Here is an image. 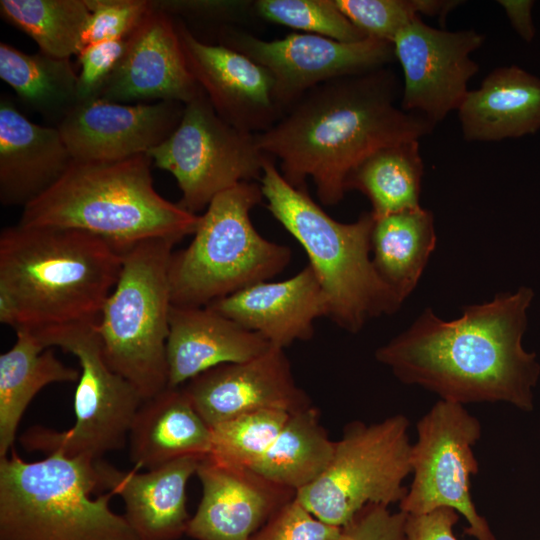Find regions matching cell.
Here are the masks:
<instances>
[{"mask_svg": "<svg viewBox=\"0 0 540 540\" xmlns=\"http://www.w3.org/2000/svg\"><path fill=\"white\" fill-rule=\"evenodd\" d=\"M176 101L121 104L97 98L82 102L57 126L76 161H119L165 141L181 121Z\"/></svg>", "mask_w": 540, "mask_h": 540, "instance_id": "2e32d148", "label": "cell"}, {"mask_svg": "<svg viewBox=\"0 0 540 540\" xmlns=\"http://www.w3.org/2000/svg\"><path fill=\"white\" fill-rule=\"evenodd\" d=\"M371 254L382 280L404 301L436 246L434 217L422 207L374 217Z\"/></svg>", "mask_w": 540, "mask_h": 540, "instance_id": "4316f807", "label": "cell"}, {"mask_svg": "<svg viewBox=\"0 0 540 540\" xmlns=\"http://www.w3.org/2000/svg\"><path fill=\"white\" fill-rule=\"evenodd\" d=\"M270 347L261 335L210 307L172 305L167 340L168 386H183L209 369L248 361Z\"/></svg>", "mask_w": 540, "mask_h": 540, "instance_id": "603a6c76", "label": "cell"}, {"mask_svg": "<svg viewBox=\"0 0 540 540\" xmlns=\"http://www.w3.org/2000/svg\"><path fill=\"white\" fill-rule=\"evenodd\" d=\"M74 159L57 127L39 125L6 95L0 100V202L25 207L51 188Z\"/></svg>", "mask_w": 540, "mask_h": 540, "instance_id": "7402d4cb", "label": "cell"}, {"mask_svg": "<svg viewBox=\"0 0 540 540\" xmlns=\"http://www.w3.org/2000/svg\"><path fill=\"white\" fill-rule=\"evenodd\" d=\"M129 457L150 470L211 451V427L194 408L183 386L166 387L139 406L128 435Z\"/></svg>", "mask_w": 540, "mask_h": 540, "instance_id": "d4e9b609", "label": "cell"}, {"mask_svg": "<svg viewBox=\"0 0 540 540\" xmlns=\"http://www.w3.org/2000/svg\"><path fill=\"white\" fill-rule=\"evenodd\" d=\"M123 251L89 232L5 227L0 233V322L15 331L95 324Z\"/></svg>", "mask_w": 540, "mask_h": 540, "instance_id": "3957f363", "label": "cell"}, {"mask_svg": "<svg viewBox=\"0 0 540 540\" xmlns=\"http://www.w3.org/2000/svg\"><path fill=\"white\" fill-rule=\"evenodd\" d=\"M424 173L418 140L384 147L350 175L347 191L358 190L370 201L375 218L421 207Z\"/></svg>", "mask_w": 540, "mask_h": 540, "instance_id": "f546056e", "label": "cell"}, {"mask_svg": "<svg viewBox=\"0 0 540 540\" xmlns=\"http://www.w3.org/2000/svg\"><path fill=\"white\" fill-rule=\"evenodd\" d=\"M335 3L367 37L392 44L396 35L421 14V0H335Z\"/></svg>", "mask_w": 540, "mask_h": 540, "instance_id": "836d02e7", "label": "cell"}, {"mask_svg": "<svg viewBox=\"0 0 540 540\" xmlns=\"http://www.w3.org/2000/svg\"><path fill=\"white\" fill-rule=\"evenodd\" d=\"M335 442L312 406L290 414L266 453L250 470L279 486L298 490L314 482L329 464Z\"/></svg>", "mask_w": 540, "mask_h": 540, "instance_id": "f1b7e54d", "label": "cell"}, {"mask_svg": "<svg viewBox=\"0 0 540 540\" xmlns=\"http://www.w3.org/2000/svg\"><path fill=\"white\" fill-rule=\"evenodd\" d=\"M342 531L317 518L294 497L250 540H340Z\"/></svg>", "mask_w": 540, "mask_h": 540, "instance_id": "d590c367", "label": "cell"}, {"mask_svg": "<svg viewBox=\"0 0 540 540\" xmlns=\"http://www.w3.org/2000/svg\"><path fill=\"white\" fill-rule=\"evenodd\" d=\"M259 181L267 209L308 256L328 300L327 318L358 333L371 319L400 309L404 301L382 280L372 261L371 211L352 223L333 219L305 189L288 183L269 156Z\"/></svg>", "mask_w": 540, "mask_h": 540, "instance_id": "5b68a950", "label": "cell"}, {"mask_svg": "<svg viewBox=\"0 0 540 540\" xmlns=\"http://www.w3.org/2000/svg\"><path fill=\"white\" fill-rule=\"evenodd\" d=\"M398 80L388 67L322 83L302 95L268 130L259 150L279 160L292 186L310 178L319 201L337 205L352 172L376 151L432 132L425 117L396 104Z\"/></svg>", "mask_w": 540, "mask_h": 540, "instance_id": "7a4b0ae2", "label": "cell"}, {"mask_svg": "<svg viewBox=\"0 0 540 540\" xmlns=\"http://www.w3.org/2000/svg\"><path fill=\"white\" fill-rule=\"evenodd\" d=\"M201 92L187 67L175 19L152 6L127 37L125 52L99 98L121 104H187Z\"/></svg>", "mask_w": 540, "mask_h": 540, "instance_id": "ac0fdd59", "label": "cell"}, {"mask_svg": "<svg viewBox=\"0 0 540 540\" xmlns=\"http://www.w3.org/2000/svg\"><path fill=\"white\" fill-rule=\"evenodd\" d=\"M499 5L505 13L516 33L526 42H531L535 37V28L532 20L531 0H499Z\"/></svg>", "mask_w": 540, "mask_h": 540, "instance_id": "60d3db41", "label": "cell"}, {"mask_svg": "<svg viewBox=\"0 0 540 540\" xmlns=\"http://www.w3.org/2000/svg\"><path fill=\"white\" fill-rule=\"evenodd\" d=\"M290 414L258 410L212 426L208 456L225 465L250 469L272 445Z\"/></svg>", "mask_w": 540, "mask_h": 540, "instance_id": "1f68e13d", "label": "cell"}, {"mask_svg": "<svg viewBox=\"0 0 540 540\" xmlns=\"http://www.w3.org/2000/svg\"><path fill=\"white\" fill-rule=\"evenodd\" d=\"M534 291L527 286L469 305L444 321L426 308L375 358L404 384L461 405L502 402L529 412L540 363L522 345Z\"/></svg>", "mask_w": 540, "mask_h": 540, "instance_id": "6da1fadb", "label": "cell"}, {"mask_svg": "<svg viewBox=\"0 0 540 540\" xmlns=\"http://www.w3.org/2000/svg\"><path fill=\"white\" fill-rule=\"evenodd\" d=\"M95 324L31 331L45 349L59 347L75 356L80 376L74 396V425L64 431L31 427L20 437L24 450L97 460L128 443L131 423L143 399L108 365Z\"/></svg>", "mask_w": 540, "mask_h": 540, "instance_id": "9c48e42d", "label": "cell"}, {"mask_svg": "<svg viewBox=\"0 0 540 540\" xmlns=\"http://www.w3.org/2000/svg\"><path fill=\"white\" fill-rule=\"evenodd\" d=\"M410 421L395 414L379 422L348 424L322 474L296 492V499L320 520L340 528L367 505L389 507L407 493L412 474Z\"/></svg>", "mask_w": 540, "mask_h": 540, "instance_id": "30bf717a", "label": "cell"}, {"mask_svg": "<svg viewBox=\"0 0 540 540\" xmlns=\"http://www.w3.org/2000/svg\"><path fill=\"white\" fill-rule=\"evenodd\" d=\"M195 474L202 497L186 531L194 540H250L296 495L248 468L225 465L209 456L199 462Z\"/></svg>", "mask_w": 540, "mask_h": 540, "instance_id": "d6986e66", "label": "cell"}, {"mask_svg": "<svg viewBox=\"0 0 540 540\" xmlns=\"http://www.w3.org/2000/svg\"><path fill=\"white\" fill-rule=\"evenodd\" d=\"M175 23L187 67L224 121L258 134L284 115L265 67L227 46L201 41L181 19Z\"/></svg>", "mask_w": 540, "mask_h": 540, "instance_id": "9a60e30c", "label": "cell"}, {"mask_svg": "<svg viewBox=\"0 0 540 540\" xmlns=\"http://www.w3.org/2000/svg\"><path fill=\"white\" fill-rule=\"evenodd\" d=\"M146 154L174 176L182 194L178 204L193 214L231 187L260 180L268 158L255 134L224 121L204 91L185 104L172 134Z\"/></svg>", "mask_w": 540, "mask_h": 540, "instance_id": "8fae6325", "label": "cell"}, {"mask_svg": "<svg viewBox=\"0 0 540 540\" xmlns=\"http://www.w3.org/2000/svg\"><path fill=\"white\" fill-rule=\"evenodd\" d=\"M466 141H501L540 130V78L510 65L492 70L458 108Z\"/></svg>", "mask_w": 540, "mask_h": 540, "instance_id": "cb8c5ba5", "label": "cell"}, {"mask_svg": "<svg viewBox=\"0 0 540 540\" xmlns=\"http://www.w3.org/2000/svg\"><path fill=\"white\" fill-rule=\"evenodd\" d=\"M207 307L281 349L310 340L314 322L328 316L327 297L309 264L289 279L256 283Z\"/></svg>", "mask_w": 540, "mask_h": 540, "instance_id": "ffe728a7", "label": "cell"}, {"mask_svg": "<svg viewBox=\"0 0 540 540\" xmlns=\"http://www.w3.org/2000/svg\"><path fill=\"white\" fill-rule=\"evenodd\" d=\"M484 40L485 35L473 29H437L416 17L393 41L404 77L400 107L434 125L458 110L479 70L471 54Z\"/></svg>", "mask_w": 540, "mask_h": 540, "instance_id": "5bb4252c", "label": "cell"}, {"mask_svg": "<svg viewBox=\"0 0 540 540\" xmlns=\"http://www.w3.org/2000/svg\"><path fill=\"white\" fill-rule=\"evenodd\" d=\"M14 345L0 355V458L14 448L23 414L33 398L54 383L77 382L80 369L59 360L35 335L17 330Z\"/></svg>", "mask_w": 540, "mask_h": 540, "instance_id": "484cf974", "label": "cell"}, {"mask_svg": "<svg viewBox=\"0 0 540 540\" xmlns=\"http://www.w3.org/2000/svg\"><path fill=\"white\" fill-rule=\"evenodd\" d=\"M183 388L210 427L258 410L292 414L311 406L294 380L284 349L274 346L248 361L209 369Z\"/></svg>", "mask_w": 540, "mask_h": 540, "instance_id": "e0dca14e", "label": "cell"}, {"mask_svg": "<svg viewBox=\"0 0 540 540\" xmlns=\"http://www.w3.org/2000/svg\"><path fill=\"white\" fill-rule=\"evenodd\" d=\"M458 520L459 513L448 507L425 514H406L407 540H458L453 533Z\"/></svg>", "mask_w": 540, "mask_h": 540, "instance_id": "ab89813d", "label": "cell"}, {"mask_svg": "<svg viewBox=\"0 0 540 540\" xmlns=\"http://www.w3.org/2000/svg\"><path fill=\"white\" fill-rule=\"evenodd\" d=\"M152 160L76 161L46 192L23 208L18 224L74 228L124 251L142 241L193 235L200 215L154 188Z\"/></svg>", "mask_w": 540, "mask_h": 540, "instance_id": "277c9868", "label": "cell"}, {"mask_svg": "<svg viewBox=\"0 0 540 540\" xmlns=\"http://www.w3.org/2000/svg\"><path fill=\"white\" fill-rule=\"evenodd\" d=\"M256 13L267 21L340 42L367 38L338 8L335 0H256Z\"/></svg>", "mask_w": 540, "mask_h": 540, "instance_id": "d6a6232c", "label": "cell"}, {"mask_svg": "<svg viewBox=\"0 0 540 540\" xmlns=\"http://www.w3.org/2000/svg\"><path fill=\"white\" fill-rule=\"evenodd\" d=\"M152 6L169 16L209 21H230L252 4L248 1L151 0Z\"/></svg>", "mask_w": 540, "mask_h": 540, "instance_id": "f35d334b", "label": "cell"}, {"mask_svg": "<svg viewBox=\"0 0 540 540\" xmlns=\"http://www.w3.org/2000/svg\"><path fill=\"white\" fill-rule=\"evenodd\" d=\"M406 514L378 504L365 506L343 527L340 540H407Z\"/></svg>", "mask_w": 540, "mask_h": 540, "instance_id": "74e56055", "label": "cell"}, {"mask_svg": "<svg viewBox=\"0 0 540 540\" xmlns=\"http://www.w3.org/2000/svg\"><path fill=\"white\" fill-rule=\"evenodd\" d=\"M93 459L60 453L0 458V540H139L112 492L100 491Z\"/></svg>", "mask_w": 540, "mask_h": 540, "instance_id": "8992f818", "label": "cell"}, {"mask_svg": "<svg viewBox=\"0 0 540 540\" xmlns=\"http://www.w3.org/2000/svg\"><path fill=\"white\" fill-rule=\"evenodd\" d=\"M202 459L186 457L137 472L95 461L100 491L121 497L124 517L139 540H178L186 535L189 517L186 486Z\"/></svg>", "mask_w": 540, "mask_h": 540, "instance_id": "44dd1931", "label": "cell"}, {"mask_svg": "<svg viewBox=\"0 0 540 540\" xmlns=\"http://www.w3.org/2000/svg\"><path fill=\"white\" fill-rule=\"evenodd\" d=\"M178 242L155 238L125 249L118 281L95 324L108 365L136 388L143 401L168 387L173 305L169 268Z\"/></svg>", "mask_w": 540, "mask_h": 540, "instance_id": "ba28073f", "label": "cell"}, {"mask_svg": "<svg viewBox=\"0 0 540 540\" xmlns=\"http://www.w3.org/2000/svg\"><path fill=\"white\" fill-rule=\"evenodd\" d=\"M91 12L83 46L125 39L152 10L151 0H86Z\"/></svg>", "mask_w": 540, "mask_h": 540, "instance_id": "e575fe53", "label": "cell"}, {"mask_svg": "<svg viewBox=\"0 0 540 540\" xmlns=\"http://www.w3.org/2000/svg\"><path fill=\"white\" fill-rule=\"evenodd\" d=\"M0 78L29 109L57 127L82 102L70 59L26 53L0 43Z\"/></svg>", "mask_w": 540, "mask_h": 540, "instance_id": "83f0119b", "label": "cell"}, {"mask_svg": "<svg viewBox=\"0 0 540 540\" xmlns=\"http://www.w3.org/2000/svg\"><path fill=\"white\" fill-rule=\"evenodd\" d=\"M127 38L93 43L77 55L80 63L78 94L81 102L99 98L122 58Z\"/></svg>", "mask_w": 540, "mask_h": 540, "instance_id": "8d00e7d4", "label": "cell"}, {"mask_svg": "<svg viewBox=\"0 0 540 540\" xmlns=\"http://www.w3.org/2000/svg\"><path fill=\"white\" fill-rule=\"evenodd\" d=\"M260 184L242 182L218 194L200 215L190 244L173 252L169 280L172 304L205 307L280 274L289 247L267 240L251 222L263 201Z\"/></svg>", "mask_w": 540, "mask_h": 540, "instance_id": "52a82bcc", "label": "cell"}, {"mask_svg": "<svg viewBox=\"0 0 540 540\" xmlns=\"http://www.w3.org/2000/svg\"><path fill=\"white\" fill-rule=\"evenodd\" d=\"M217 39L219 44L245 54L271 73L284 112L322 83L385 67L396 59L392 43L372 37L340 42L316 34L291 33L267 41L222 26Z\"/></svg>", "mask_w": 540, "mask_h": 540, "instance_id": "4fadbf2b", "label": "cell"}, {"mask_svg": "<svg viewBox=\"0 0 540 540\" xmlns=\"http://www.w3.org/2000/svg\"><path fill=\"white\" fill-rule=\"evenodd\" d=\"M412 445L413 479L399 510L425 514L441 507L467 520L464 533L476 540H496L471 497V477L479 472L474 447L482 435L480 421L464 405L438 400L416 425Z\"/></svg>", "mask_w": 540, "mask_h": 540, "instance_id": "7c38bea8", "label": "cell"}, {"mask_svg": "<svg viewBox=\"0 0 540 540\" xmlns=\"http://www.w3.org/2000/svg\"><path fill=\"white\" fill-rule=\"evenodd\" d=\"M0 15L31 37L39 51L70 59L84 48L91 12L86 0H1Z\"/></svg>", "mask_w": 540, "mask_h": 540, "instance_id": "4dcf8cb0", "label": "cell"}]
</instances>
